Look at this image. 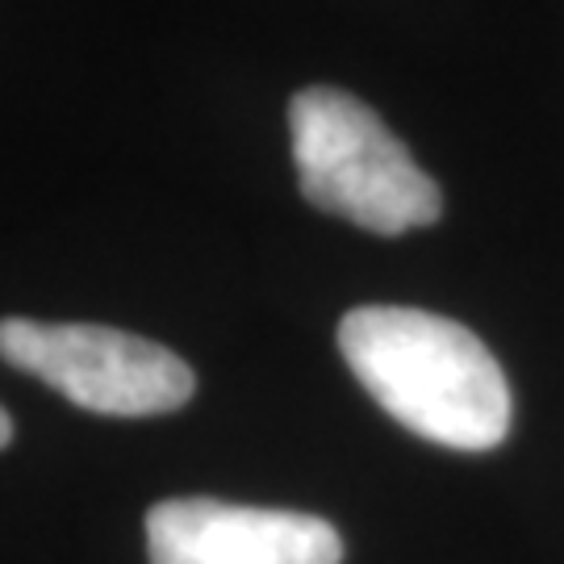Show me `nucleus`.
Returning a JSON list of instances; mask_svg holds the SVG:
<instances>
[{
    "mask_svg": "<svg viewBox=\"0 0 564 564\" xmlns=\"http://www.w3.org/2000/svg\"><path fill=\"white\" fill-rule=\"evenodd\" d=\"M339 351L372 402L431 444L494 452L510 435L502 364L468 326L410 305H360L343 314Z\"/></svg>",
    "mask_w": 564,
    "mask_h": 564,
    "instance_id": "obj_1",
    "label": "nucleus"
},
{
    "mask_svg": "<svg viewBox=\"0 0 564 564\" xmlns=\"http://www.w3.org/2000/svg\"><path fill=\"white\" fill-rule=\"evenodd\" d=\"M289 139L302 197L314 209L372 235H405L440 223V184L360 97L335 84L302 88L289 101Z\"/></svg>",
    "mask_w": 564,
    "mask_h": 564,
    "instance_id": "obj_2",
    "label": "nucleus"
},
{
    "mask_svg": "<svg viewBox=\"0 0 564 564\" xmlns=\"http://www.w3.org/2000/svg\"><path fill=\"white\" fill-rule=\"evenodd\" d=\"M0 360L113 419L172 414L197 393V377L176 351L118 326L0 318Z\"/></svg>",
    "mask_w": 564,
    "mask_h": 564,
    "instance_id": "obj_3",
    "label": "nucleus"
},
{
    "mask_svg": "<svg viewBox=\"0 0 564 564\" xmlns=\"http://www.w3.org/2000/svg\"><path fill=\"white\" fill-rule=\"evenodd\" d=\"M151 564H339V531L302 510L167 498L147 510Z\"/></svg>",
    "mask_w": 564,
    "mask_h": 564,
    "instance_id": "obj_4",
    "label": "nucleus"
},
{
    "mask_svg": "<svg viewBox=\"0 0 564 564\" xmlns=\"http://www.w3.org/2000/svg\"><path fill=\"white\" fill-rule=\"evenodd\" d=\"M13 440V419H9V410L0 405V447Z\"/></svg>",
    "mask_w": 564,
    "mask_h": 564,
    "instance_id": "obj_5",
    "label": "nucleus"
}]
</instances>
